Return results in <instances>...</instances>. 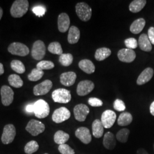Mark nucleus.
<instances>
[{"label": "nucleus", "mask_w": 154, "mask_h": 154, "mask_svg": "<svg viewBox=\"0 0 154 154\" xmlns=\"http://www.w3.org/2000/svg\"><path fill=\"white\" fill-rule=\"evenodd\" d=\"M32 11L36 16L42 17L44 16L46 13V8L42 6H37L33 8Z\"/></svg>", "instance_id": "nucleus-41"}, {"label": "nucleus", "mask_w": 154, "mask_h": 154, "mask_svg": "<svg viewBox=\"0 0 154 154\" xmlns=\"http://www.w3.org/2000/svg\"><path fill=\"white\" fill-rule=\"evenodd\" d=\"M47 154V153H46V154Z\"/></svg>", "instance_id": "nucleus-49"}, {"label": "nucleus", "mask_w": 154, "mask_h": 154, "mask_svg": "<svg viewBox=\"0 0 154 154\" xmlns=\"http://www.w3.org/2000/svg\"><path fill=\"white\" fill-rule=\"evenodd\" d=\"M53 83L49 79H46L44 82L38 84L33 88V93L36 95H44L48 93L52 88Z\"/></svg>", "instance_id": "nucleus-14"}, {"label": "nucleus", "mask_w": 154, "mask_h": 154, "mask_svg": "<svg viewBox=\"0 0 154 154\" xmlns=\"http://www.w3.org/2000/svg\"><path fill=\"white\" fill-rule=\"evenodd\" d=\"M147 1L146 0H135L133 1L129 5L130 11L134 13H138L142 11L146 5Z\"/></svg>", "instance_id": "nucleus-27"}, {"label": "nucleus", "mask_w": 154, "mask_h": 154, "mask_svg": "<svg viewBox=\"0 0 154 154\" xmlns=\"http://www.w3.org/2000/svg\"><path fill=\"white\" fill-rule=\"evenodd\" d=\"M114 109L118 111H124L126 109V106L123 100L117 99L114 102Z\"/></svg>", "instance_id": "nucleus-40"}, {"label": "nucleus", "mask_w": 154, "mask_h": 154, "mask_svg": "<svg viewBox=\"0 0 154 154\" xmlns=\"http://www.w3.org/2000/svg\"><path fill=\"white\" fill-rule=\"evenodd\" d=\"M48 50L50 53L61 55L63 54V50L62 49L61 44L58 42H53L50 44L48 46Z\"/></svg>", "instance_id": "nucleus-33"}, {"label": "nucleus", "mask_w": 154, "mask_h": 154, "mask_svg": "<svg viewBox=\"0 0 154 154\" xmlns=\"http://www.w3.org/2000/svg\"><path fill=\"white\" fill-rule=\"evenodd\" d=\"M70 111L65 107H62L54 111L52 116V119L56 123H61L70 118Z\"/></svg>", "instance_id": "nucleus-9"}, {"label": "nucleus", "mask_w": 154, "mask_h": 154, "mask_svg": "<svg viewBox=\"0 0 154 154\" xmlns=\"http://www.w3.org/2000/svg\"><path fill=\"white\" fill-rule=\"evenodd\" d=\"M45 130L44 125L38 121L32 119L29 122L26 127V130L33 136H37Z\"/></svg>", "instance_id": "nucleus-7"}, {"label": "nucleus", "mask_w": 154, "mask_h": 154, "mask_svg": "<svg viewBox=\"0 0 154 154\" xmlns=\"http://www.w3.org/2000/svg\"><path fill=\"white\" fill-rule=\"evenodd\" d=\"M79 67L82 70L83 72L90 74L95 72V67L93 63L89 60H83L79 62Z\"/></svg>", "instance_id": "nucleus-22"}, {"label": "nucleus", "mask_w": 154, "mask_h": 154, "mask_svg": "<svg viewBox=\"0 0 154 154\" xmlns=\"http://www.w3.org/2000/svg\"><path fill=\"white\" fill-rule=\"evenodd\" d=\"M70 18L65 13H62L60 14L58 18V28L59 31L61 33H65L70 26Z\"/></svg>", "instance_id": "nucleus-17"}, {"label": "nucleus", "mask_w": 154, "mask_h": 154, "mask_svg": "<svg viewBox=\"0 0 154 154\" xmlns=\"http://www.w3.org/2000/svg\"><path fill=\"white\" fill-rule=\"evenodd\" d=\"M148 38L151 44L154 45V28L150 27L148 30Z\"/></svg>", "instance_id": "nucleus-43"}, {"label": "nucleus", "mask_w": 154, "mask_h": 154, "mask_svg": "<svg viewBox=\"0 0 154 154\" xmlns=\"http://www.w3.org/2000/svg\"><path fill=\"white\" fill-rule=\"evenodd\" d=\"M88 103L92 107H100L103 105V102L97 98H90Z\"/></svg>", "instance_id": "nucleus-42"}, {"label": "nucleus", "mask_w": 154, "mask_h": 154, "mask_svg": "<svg viewBox=\"0 0 154 154\" xmlns=\"http://www.w3.org/2000/svg\"><path fill=\"white\" fill-rule=\"evenodd\" d=\"M58 150L61 154H75L74 150L66 144L60 145Z\"/></svg>", "instance_id": "nucleus-39"}, {"label": "nucleus", "mask_w": 154, "mask_h": 154, "mask_svg": "<svg viewBox=\"0 0 154 154\" xmlns=\"http://www.w3.org/2000/svg\"><path fill=\"white\" fill-rule=\"evenodd\" d=\"M129 134L130 130L128 129L123 128L117 132L116 135V138L120 142L123 143H126L128 140Z\"/></svg>", "instance_id": "nucleus-34"}, {"label": "nucleus", "mask_w": 154, "mask_h": 154, "mask_svg": "<svg viewBox=\"0 0 154 154\" xmlns=\"http://www.w3.org/2000/svg\"><path fill=\"white\" fill-rule=\"evenodd\" d=\"M79 38L80 31L79 29L75 26H72L69 29L67 36V40L69 43L70 44H75L78 42Z\"/></svg>", "instance_id": "nucleus-21"}, {"label": "nucleus", "mask_w": 154, "mask_h": 154, "mask_svg": "<svg viewBox=\"0 0 154 154\" xmlns=\"http://www.w3.org/2000/svg\"><path fill=\"white\" fill-rule=\"evenodd\" d=\"M16 135V128L14 125L9 124L6 125L4 128L3 133L1 137L2 142L5 144H8L11 143Z\"/></svg>", "instance_id": "nucleus-8"}, {"label": "nucleus", "mask_w": 154, "mask_h": 154, "mask_svg": "<svg viewBox=\"0 0 154 154\" xmlns=\"http://www.w3.org/2000/svg\"><path fill=\"white\" fill-rule=\"evenodd\" d=\"M29 1L27 0H16L11 5V14L14 18H21L28 11Z\"/></svg>", "instance_id": "nucleus-1"}, {"label": "nucleus", "mask_w": 154, "mask_h": 154, "mask_svg": "<svg viewBox=\"0 0 154 154\" xmlns=\"http://www.w3.org/2000/svg\"><path fill=\"white\" fill-rule=\"evenodd\" d=\"M75 136L83 143L88 144L91 141V135L88 128L81 127L77 129L75 132Z\"/></svg>", "instance_id": "nucleus-16"}, {"label": "nucleus", "mask_w": 154, "mask_h": 154, "mask_svg": "<svg viewBox=\"0 0 154 154\" xmlns=\"http://www.w3.org/2000/svg\"><path fill=\"white\" fill-rule=\"evenodd\" d=\"M33 113L36 117L42 119L47 117L50 113V107L49 104L43 99H39L34 104Z\"/></svg>", "instance_id": "nucleus-2"}, {"label": "nucleus", "mask_w": 154, "mask_h": 154, "mask_svg": "<svg viewBox=\"0 0 154 154\" xmlns=\"http://www.w3.org/2000/svg\"><path fill=\"white\" fill-rule=\"evenodd\" d=\"M11 66L12 70L18 74H23L25 72V67L23 63L19 60H13L11 63Z\"/></svg>", "instance_id": "nucleus-32"}, {"label": "nucleus", "mask_w": 154, "mask_h": 154, "mask_svg": "<svg viewBox=\"0 0 154 154\" xmlns=\"http://www.w3.org/2000/svg\"><path fill=\"white\" fill-rule=\"evenodd\" d=\"M39 145L36 141L32 140L28 142L25 146V152L27 154H32L38 151Z\"/></svg>", "instance_id": "nucleus-36"}, {"label": "nucleus", "mask_w": 154, "mask_h": 154, "mask_svg": "<svg viewBox=\"0 0 154 154\" xmlns=\"http://www.w3.org/2000/svg\"><path fill=\"white\" fill-rule=\"evenodd\" d=\"M116 119L114 111L107 110L105 111L101 116V122L106 128H110L114 125Z\"/></svg>", "instance_id": "nucleus-11"}, {"label": "nucleus", "mask_w": 154, "mask_h": 154, "mask_svg": "<svg viewBox=\"0 0 154 154\" xmlns=\"http://www.w3.org/2000/svg\"><path fill=\"white\" fill-rule=\"evenodd\" d=\"M137 154H149L147 153V152L144 150L143 149H138L137 151Z\"/></svg>", "instance_id": "nucleus-46"}, {"label": "nucleus", "mask_w": 154, "mask_h": 154, "mask_svg": "<svg viewBox=\"0 0 154 154\" xmlns=\"http://www.w3.org/2000/svg\"><path fill=\"white\" fill-rule=\"evenodd\" d=\"M73 61V57L71 54H62L60 56L59 62L62 66H69L71 65Z\"/></svg>", "instance_id": "nucleus-35"}, {"label": "nucleus", "mask_w": 154, "mask_h": 154, "mask_svg": "<svg viewBox=\"0 0 154 154\" xmlns=\"http://www.w3.org/2000/svg\"><path fill=\"white\" fill-rule=\"evenodd\" d=\"M146 25V21L142 18L136 20L132 22L130 26V30L131 33L135 34L140 33Z\"/></svg>", "instance_id": "nucleus-24"}, {"label": "nucleus", "mask_w": 154, "mask_h": 154, "mask_svg": "<svg viewBox=\"0 0 154 154\" xmlns=\"http://www.w3.org/2000/svg\"><path fill=\"white\" fill-rule=\"evenodd\" d=\"M103 146L106 149H113L116 146V140L112 133L107 132L105 134L103 141Z\"/></svg>", "instance_id": "nucleus-23"}, {"label": "nucleus", "mask_w": 154, "mask_h": 154, "mask_svg": "<svg viewBox=\"0 0 154 154\" xmlns=\"http://www.w3.org/2000/svg\"><path fill=\"white\" fill-rule=\"evenodd\" d=\"M154 75V70L151 67H147L144 69L137 79V83L138 85H142L149 82Z\"/></svg>", "instance_id": "nucleus-19"}, {"label": "nucleus", "mask_w": 154, "mask_h": 154, "mask_svg": "<svg viewBox=\"0 0 154 154\" xmlns=\"http://www.w3.org/2000/svg\"><path fill=\"white\" fill-rule=\"evenodd\" d=\"M76 78L77 74L74 72H66L61 74L60 82L63 86L69 87L74 84Z\"/></svg>", "instance_id": "nucleus-18"}, {"label": "nucleus", "mask_w": 154, "mask_h": 154, "mask_svg": "<svg viewBox=\"0 0 154 154\" xmlns=\"http://www.w3.org/2000/svg\"><path fill=\"white\" fill-rule=\"evenodd\" d=\"M26 110L29 113H32L34 112V106L33 104H29L26 107Z\"/></svg>", "instance_id": "nucleus-44"}, {"label": "nucleus", "mask_w": 154, "mask_h": 154, "mask_svg": "<svg viewBox=\"0 0 154 154\" xmlns=\"http://www.w3.org/2000/svg\"><path fill=\"white\" fill-rule=\"evenodd\" d=\"M52 98L57 103H67L72 99L71 93L65 88H58L52 93Z\"/></svg>", "instance_id": "nucleus-4"}, {"label": "nucleus", "mask_w": 154, "mask_h": 154, "mask_svg": "<svg viewBox=\"0 0 154 154\" xmlns=\"http://www.w3.org/2000/svg\"><path fill=\"white\" fill-rule=\"evenodd\" d=\"M149 110H150V113L154 116V101L151 103L149 107Z\"/></svg>", "instance_id": "nucleus-45"}, {"label": "nucleus", "mask_w": 154, "mask_h": 154, "mask_svg": "<svg viewBox=\"0 0 154 154\" xmlns=\"http://www.w3.org/2000/svg\"><path fill=\"white\" fill-rule=\"evenodd\" d=\"M132 121V116L130 112H124L119 116L118 119V124L121 126L129 125Z\"/></svg>", "instance_id": "nucleus-28"}, {"label": "nucleus", "mask_w": 154, "mask_h": 154, "mask_svg": "<svg viewBox=\"0 0 154 154\" xmlns=\"http://www.w3.org/2000/svg\"><path fill=\"white\" fill-rule=\"evenodd\" d=\"M2 15H3V10H2V9L0 7V20H1V19L2 18Z\"/></svg>", "instance_id": "nucleus-48"}, {"label": "nucleus", "mask_w": 154, "mask_h": 154, "mask_svg": "<svg viewBox=\"0 0 154 154\" xmlns=\"http://www.w3.org/2000/svg\"></svg>", "instance_id": "nucleus-50"}, {"label": "nucleus", "mask_w": 154, "mask_h": 154, "mask_svg": "<svg viewBox=\"0 0 154 154\" xmlns=\"http://www.w3.org/2000/svg\"><path fill=\"white\" fill-rule=\"evenodd\" d=\"M92 130L94 137L96 138H100L102 137L104 131V127L101 121L95 119L92 124Z\"/></svg>", "instance_id": "nucleus-25"}, {"label": "nucleus", "mask_w": 154, "mask_h": 154, "mask_svg": "<svg viewBox=\"0 0 154 154\" xmlns=\"http://www.w3.org/2000/svg\"><path fill=\"white\" fill-rule=\"evenodd\" d=\"M125 44L127 48L130 49H135L138 47V41L134 38H128L125 39Z\"/></svg>", "instance_id": "nucleus-38"}, {"label": "nucleus", "mask_w": 154, "mask_h": 154, "mask_svg": "<svg viewBox=\"0 0 154 154\" xmlns=\"http://www.w3.org/2000/svg\"><path fill=\"white\" fill-rule=\"evenodd\" d=\"M73 111L75 119L79 122L85 121L90 112L89 108L84 104L76 105Z\"/></svg>", "instance_id": "nucleus-13"}, {"label": "nucleus", "mask_w": 154, "mask_h": 154, "mask_svg": "<svg viewBox=\"0 0 154 154\" xmlns=\"http://www.w3.org/2000/svg\"><path fill=\"white\" fill-rule=\"evenodd\" d=\"M8 81L11 86L15 88H20L23 85L21 77L17 74H11L8 78Z\"/></svg>", "instance_id": "nucleus-30"}, {"label": "nucleus", "mask_w": 154, "mask_h": 154, "mask_svg": "<svg viewBox=\"0 0 154 154\" xmlns=\"http://www.w3.org/2000/svg\"><path fill=\"white\" fill-rule=\"evenodd\" d=\"M77 16L84 22L88 21L92 15V9L90 6L85 2L78 3L75 6Z\"/></svg>", "instance_id": "nucleus-3"}, {"label": "nucleus", "mask_w": 154, "mask_h": 154, "mask_svg": "<svg viewBox=\"0 0 154 154\" xmlns=\"http://www.w3.org/2000/svg\"><path fill=\"white\" fill-rule=\"evenodd\" d=\"M111 54V51L107 48H101L96 50L95 53V58L98 61L105 60Z\"/></svg>", "instance_id": "nucleus-26"}, {"label": "nucleus", "mask_w": 154, "mask_h": 154, "mask_svg": "<svg viewBox=\"0 0 154 154\" xmlns=\"http://www.w3.org/2000/svg\"><path fill=\"white\" fill-rule=\"evenodd\" d=\"M95 87L94 83L89 80L81 81L77 86V93L79 96H85L90 93Z\"/></svg>", "instance_id": "nucleus-12"}, {"label": "nucleus", "mask_w": 154, "mask_h": 154, "mask_svg": "<svg viewBox=\"0 0 154 154\" xmlns=\"http://www.w3.org/2000/svg\"><path fill=\"white\" fill-rule=\"evenodd\" d=\"M54 67V64L50 61H41L37 65V68L43 71V70H50Z\"/></svg>", "instance_id": "nucleus-37"}, {"label": "nucleus", "mask_w": 154, "mask_h": 154, "mask_svg": "<svg viewBox=\"0 0 154 154\" xmlns=\"http://www.w3.org/2000/svg\"><path fill=\"white\" fill-rule=\"evenodd\" d=\"M8 50L13 55L25 57L29 54V49L25 45L20 42H13L10 45Z\"/></svg>", "instance_id": "nucleus-6"}, {"label": "nucleus", "mask_w": 154, "mask_h": 154, "mask_svg": "<svg viewBox=\"0 0 154 154\" xmlns=\"http://www.w3.org/2000/svg\"><path fill=\"white\" fill-rule=\"evenodd\" d=\"M138 45L140 49L144 51H150L152 50V45L148 36L146 34H142L139 38Z\"/></svg>", "instance_id": "nucleus-20"}, {"label": "nucleus", "mask_w": 154, "mask_h": 154, "mask_svg": "<svg viewBox=\"0 0 154 154\" xmlns=\"http://www.w3.org/2000/svg\"><path fill=\"white\" fill-rule=\"evenodd\" d=\"M4 73V66L3 65L0 63V75H2Z\"/></svg>", "instance_id": "nucleus-47"}, {"label": "nucleus", "mask_w": 154, "mask_h": 154, "mask_svg": "<svg viewBox=\"0 0 154 154\" xmlns=\"http://www.w3.org/2000/svg\"><path fill=\"white\" fill-rule=\"evenodd\" d=\"M1 101L3 105L8 106L11 105L14 99V92L9 86L4 85L1 88Z\"/></svg>", "instance_id": "nucleus-10"}, {"label": "nucleus", "mask_w": 154, "mask_h": 154, "mask_svg": "<svg viewBox=\"0 0 154 154\" xmlns=\"http://www.w3.org/2000/svg\"><path fill=\"white\" fill-rule=\"evenodd\" d=\"M46 54V47L44 42L41 40L36 41L33 44L32 50V56L37 61H41Z\"/></svg>", "instance_id": "nucleus-5"}, {"label": "nucleus", "mask_w": 154, "mask_h": 154, "mask_svg": "<svg viewBox=\"0 0 154 154\" xmlns=\"http://www.w3.org/2000/svg\"><path fill=\"white\" fill-rule=\"evenodd\" d=\"M44 74V72L41 70H39L37 67L33 69L31 72L28 75V78L30 81H37L41 79Z\"/></svg>", "instance_id": "nucleus-31"}, {"label": "nucleus", "mask_w": 154, "mask_h": 154, "mask_svg": "<svg viewBox=\"0 0 154 154\" xmlns=\"http://www.w3.org/2000/svg\"><path fill=\"white\" fill-rule=\"evenodd\" d=\"M69 138L70 136L68 134L62 130H59L55 132L54 136V140L57 144L61 145L65 144L66 142H67V140L69 139Z\"/></svg>", "instance_id": "nucleus-29"}, {"label": "nucleus", "mask_w": 154, "mask_h": 154, "mask_svg": "<svg viewBox=\"0 0 154 154\" xmlns=\"http://www.w3.org/2000/svg\"><path fill=\"white\" fill-rule=\"evenodd\" d=\"M118 58L120 61L126 63H131L136 58L135 52L130 49H122L118 53Z\"/></svg>", "instance_id": "nucleus-15"}]
</instances>
